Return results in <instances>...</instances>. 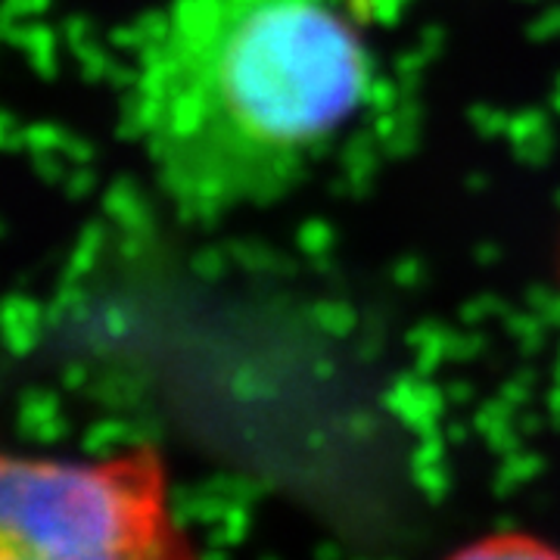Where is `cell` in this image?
Listing matches in <instances>:
<instances>
[{
    "label": "cell",
    "instance_id": "cell-1",
    "mask_svg": "<svg viewBox=\"0 0 560 560\" xmlns=\"http://www.w3.org/2000/svg\"><path fill=\"white\" fill-rule=\"evenodd\" d=\"M371 79L349 0H172L143 40L128 119L184 219L283 200Z\"/></svg>",
    "mask_w": 560,
    "mask_h": 560
},
{
    "label": "cell",
    "instance_id": "cell-2",
    "mask_svg": "<svg viewBox=\"0 0 560 560\" xmlns=\"http://www.w3.org/2000/svg\"><path fill=\"white\" fill-rule=\"evenodd\" d=\"M0 495V560H197L153 452L7 458Z\"/></svg>",
    "mask_w": 560,
    "mask_h": 560
},
{
    "label": "cell",
    "instance_id": "cell-3",
    "mask_svg": "<svg viewBox=\"0 0 560 560\" xmlns=\"http://www.w3.org/2000/svg\"><path fill=\"white\" fill-rule=\"evenodd\" d=\"M452 560H560V551L529 536H492L464 548Z\"/></svg>",
    "mask_w": 560,
    "mask_h": 560
}]
</instances>
